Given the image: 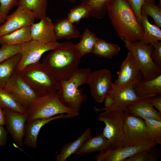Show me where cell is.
Listing matches in <instances>:
<instances>
[{
  "instance_id": "cell-1",
  "label": "cell",
  "mask_w": 161,
  "mask_h": 161,
  "mask_svg": "<svg viewBox=\"0 0 161 161\" xmlns=\"http://www.w3.org/2000/svg\"><path fill=\"white\" fill-rule=\"evenodd\" d=\"M44 57L42 64L57 82L69 80L78 70L81 57L73 43L65 41Z\"/></svg>"
},
{
  "instance_id": "cell-2",
  "label": "cell",
  "mask_w": 161,
  "mask_h": 161,
  "mask_svg": "<svg viewBox=\"0 0 161 161\" xmlns=\"http://www.w3.org/2000/svg\"><path fill=\"white\" fill-rule=\"evenodd\" d=\"M107 13L118 36L131 41H140L144 33L142 24L126 0H110Z\"/></svg>"
},
{
  "instance_id": "cell-3",
  "label": "cell",
  "mask_w": 161,
  "mask_h": 161,
  "mask_svg": "<svg viewBox=\"0 0 161 161\" xmlns=\"http://www.w3.org/2000/svg\"><path fill=\"white\" fill-rule=\"evenodd\" d=\"M91 73L90 68L78 69L69 80L59 82L57 92L59 100L65 106L76 113L79 114L82 103L87 98L79 87L88 84Z\"/></svg>"
},
{
  "instance_id": "cell-4",
  "label": "cell",
  "mask_w": 161,
  "mask_h": 161,
  "mask_svg": "<svg viewBox=\"0 0 161 161\" xmlns=\"http://www.w3.org/2000/svg\"><path fill=\"white\" fill-rule=\"evenodd\" d=\"M37 93L39 97L56 92L60 86L39 61L29 65L16 72Z\"/></svg>"
},
{
  "instance_id": "cell-5",
  "label": "cell",
  "mask_w": 161,
  "mask_h": 161,
  "mask_svg": "<svg viewBox=\"0 0 161 161\" xmlns=\"http://www.w3.org/2000/svg\"><path fill=\"white\" fill-rule=\"evenodd\" d=\"M63 114H72L76 117L79 114L64 105L56 92L39 97L32 103L27 110V123Z\"/></svg>"
},
{
  "instance_id": "cell-6",
  "label": "cell",
  "mask_w": 161,
  "mask_h": 161,
  "mask_svg": "<svg viewBox=\"0 0 161 161\" xmlns=\"http://www.w3.org/2000/svg\"><path fill=\"white\" fill-rule=\"evenodd\" d=\"M127 49L131 52L137 62L143 79L150 80L161 75V67L155 63L151 54L154 47L151 44H147L140 41H130L121 37Z\"/></svg>"
},
{
  "instance_id": "cell-7",
  "label": "cell",
  "mask_w": 161,
  "mask_h": 161,
  "mask_svg": "<svg viewBox=\"0 0 161 161\" xmlns=\"http://www.w3.org/2000/svg\"><path fill=\"white\" fill-rule=\"evenodd\" d=\"M124 113L123 110L104 111L99 114L98 118V121L105 124L102 134L112 148L123 147Z\"/></svg>"
},
{
  "instance_id": "cell-8",
  "label": "cell",
  "mask_w": 161,
  "mask_h": 161,
  "mask_svg": "<svg viewBox=\"0 0 161 161\" xmlns=\"http://www.w3.org/2000/svg\"><path fill=\"white\" fill-rule=\"evenodd\" d=\"M59 44L57 41L45 43L32 40L20 45L19 53L21 57L16 72L22 70L29 65L39 61L44 53L53 49Z\"/></svg>"
},
{
  "instance_id": "cell-9",
  "label": "cell",
  "mask_w": 161,
  "mask_h": 161,
  "mask_svg": "<svg viewBox=\"0 0 161 161\" xmlns=\"http://www.w3.org/2000/svg\"><path fill=\"white\" fill-rule=\"evenodd\" d=\"M27 110L39 97L16 72L3 89Z\"/></svg>"
},
{
  "instance_id": "cell-10",
  "label": "cell",
  "mask_w": 161,
  "mask_h": 161,
  "mask_svg": "<svg viewBox=\"0 0 161 161\" xmlns=\"http://www.w3.org/2000/svg\"><path fill=\"white\" fill-rule=\"evenodd\" d=\"M148 140L143 119L125 112L123 147L138 145Z\"/></svg>"
},
{
  "instance_id": "cell-11",
  "label": "cell",
  "mask_w": 161,
  "mask_h": 161,
  "mask_svg": "<svg viewBox=\"0 0 161 161\" xmlns=\"http://www.w3.org/2000/svg\"><path fill=\"white\" fill-rule=\"evenodd\" d=\"M157 144L156 142L148 140L132 146L117 148L110 147L100 151L95 158L97 161H124L140 151L152 149Z\"/></svg>"
},
{
  "instance_id": "cell-12",
  "label": "cell",
  "mask_w": 161,
  "mask_h": 161,
  "mask_svg": "<svg viewBox=\"0 0 161 161\" xmlns=\"http://www.w3.org/2000/svg\"><path fill=\"white\" fill-rule=\"evenodd\" d=\"M88 84L91 95L95 101L98 103L103 102L112 88L113 83L112 81L110 71L104 69L91 72Z\"/></svg>"
},
{
  "instance_id": "cell-13",
  "label": "cell",
  "mask_w": 161,
  "mask_h": 161,
  "mask_svg": "<svg viewBox=\"0 0 161 161\" xmlns=\"http://www.w3.org/2000/svg\"><path fill=\"white\" fill-rule=\"evenodd\" d=\"M35 17L29 10L21 6L11 15H7L5 21L0 25V37L34 23Z\"/></svg>"
},
{
  "instance_id": "cell-14",
  "label": "cell",
  "mask_w": 161,
  "mask_h": 161,
  "mask_svg": "<svg viewBox=\"0 0 161 161\" xmlns=\"http://www.w3.org/2000/svg\"><path fill=\"white\" fill-rule=\"evenodd\" d=\"M143 78L139 66L132 53L129 51L122 62L115 84L120 86H133Z\"/></svg>"
},
{
  "instance_id": "cell-15",
  "label": "cell",
  "mask_w": 161,
  "mask_h": 161,
  "mask_svg": "<svg viewBox=\"0 0 161 161\" xmlns=\"http://www.w3.org/2000/svg\"><path fill=\"white\" fill-rule=\"evenodd\" d=\"M3 109L5 118V125L8 132L16 144L23 146L27 114H22L6 107L3 108Z\"/></svg>"
},
{
  "instance_id": "cell-16",
  "label": "cell",
  "mask_w": 161,
  "mask_h": 161,
  "mask_svg": "<svg viewBox=\"0 0 161 161\" xmlns=\"http://www.w3.org/2000/svg\"><path fill=\"white\" fill-rule=\"evenodd\" d=\"M114 99L113 104L107 108L98 109L94 107L97 111L110 112L117 110L123 111L125 108L130 103L141 98L136 94L133 86H120L113 83L112 89L109 92ZM108 93V94H109Z\"/></svg>"
},
{
  "instance_id": "cell-17",
  "label": "cell",
  "mask_w": 161,
  "mask_h": 161,
  "mask_svg": "<svg viewBox=\"0 0 161 161\" xmlns=\"http://www.w3.org/2000/svg\"><path fill=\"white\" fill-rule=\"evenodd\" d=\"M73 114H63L47 119H37L26 124L24 144L34 148L37 147L38 137L42 127L50 122L58 119L69 118L75 117Z\"/></svg>"
},
{
  "instance_id": "cell-18",
  "label": "cell",
  "mask_w": 161,
  "mask_h": 161,
  "mask_svg": "<svg viewBox=\"0 0 161 161\" xmlns=\"http://www.w3.org/2000/svg\"><path fill=\"white\" fill-rule=\"evenodd\" d=\"M31 34L32 40L45 43L57 41L54 30V24L51 19L46 16L31 26Z\"/></svg>"
},
{
  "instance_id": "cell-19",
  "label": "cell",
  "mask_w": 161,
  "mask_h": 161,
  "mask_svg": "<svg viewBox=\"0 0 161 161\" xmlns=\"http://www.w3.org/2000/svg\"><path fill=\"white\" fill-rule=\"evenodd\" d=\"M149 97L141 98L128 105L123 111L143 119L152 118L161 120V113L151 103Z\"/></svg>"
},
{
  "instance_id": "cell-20",
  "label": "cell",
  "mask_w": 161,
  "mask_h": 161,
  "mask_svg": "<svg viewBox=\"0 0 161 161\" xmlns=\"http://www.w3.org/2000/svg\"><path fill=\"white\" fill-rule=\"evenodd\" d=\"M137 95L141 98L161 95V75L147 80L143 79L133 85Z\"/></svg>"
},
{
  "instance_id": "cell-21",
  "label": "cell",
  "mask_w": 161,
  "mask_h": 161,
  "mask_svg": "<svg viewBox=\"0 0 161 161\" xmlns=\"http://www.w3.org/2000/svg\"><path fill=\"white\" fill-rule=\"evenodd\" d=\"M110 147L109 141L102 133H100L88 139L76 154L83 155L96 151L100 152Z\"/></svg>"
},
{
  "instance_id": "cell-22",
  "label": "cell",
  "mask_w": 161,
  "mask_h": 161,
  "mask_svg": "<svg viewBox=\"0 0 161 161\" xmlns=\"http://www.w3.org/2000/svg\"><path fill=\"white\" fill-rule=\"evenodd\" d=\"M92 137L90 128H87L77 139L64 145L61 151L56 155L57 161H65L81 147L84 143Z\"/></svg>"
},
{
  "instance_id": "cell-23",
  "label": "cell",
  "mask_w": 161,
  "mask_h": 161,
  "mask_svg": "<svg viewBox=\"0 0 161 161\" xmlns=\"http://www.w3.org/2000/svg\"><path fill=\"white\" fill-rule=\"evenodd\" d=\"M73 24L67 18L57 20L54 24V30L57 40L80 38V33Z\"/></svg>"
},
{
  "instance_id": "cell-24",
  "label": "cell",
  "mask_w": 161,
  "mask_h": 161,
  "mask_svg": "<svg viewBox=\"0 0 161 161\" xmlns=\"http://www.w3.org/2000/svg\"><path fill=\"white\" fill-rule=\"evenodd\" d=\"M31 26L21 28L0 37V44L20 45L32 40Z\"/></svg>"
},
{
  "instance_id": "cell-25",
  "label": "cell",
  "mask_w": 161,
  "mask_h": 161,
  "mask_svg": "<svg viewBox=\"0 0 161 161\" xmlns=\"http://www.w3.org/2000/svg\"><path fill=\"white\" fill-rule=\"evenodd\" d=\"M20 53L0 63V89H3L6 84L16 72L20 61Z\"/></svg>"
},
{
  "instance_id": "cell-26",
  "label": "cell",
  "mask_w": 161,
  "mask_h": 161,
  "mask_svg": "<svg viewBox=\"0 0 161 161\" xmlns=\"http://www.w3.org/2000/svg\"><path fill=\"white\" fill-rule=\"evenodd\" d=\"M141 23L144 33L140 41L147 44H153L161 40V30L157 26L149 21L148 16L141 14Z\"/></svg>"
},
{
  "instance_id": "cell-27",
  "label": "cell",
  "mask_w": 161,
  "mask_h": 161,
  "mask_svg": "<svg viewBox=\"0 0 161 161\" xmlns=\"http://www.w3.org/2000/svg\"><path fill=\"white\" fill-rule=\"evenodd\" d=\"M80 38V41L75 46L80 56L92 53L98 38L96 34L86 28Z\"/></svg>"
},
{
  "instance_id": "cell-28",
  "label": "cell",
  "mask_w": 161,
  "mask_h": 161,
  "mask_svg": "<svg viewBox=\"0 0 161 161\" xmlns=\"http://www.w3.org/2000/svg\"><path fill=\"white\" fill-rule=\"evenodd\" d=\"M48 0H19L17 6H22L29 10L35 19H41L47 16Z\"/></svg>"
},
{
  "instance_id": "cell-29",
  "label": "cell",
  "mask_w": 161,
  "mask_h": 161,
  "mask_svg": "<svg viewBox=\"0 0 161 161\" xmlns=\"http://www.w3.org/2000/svg\"><path fill=\"white\" fill-rule=\"evenodd\" d=\"M120 50L118 45L98 38L92 53L100 57L110 59L117 55Z\"/></svg>"
},
{
  "instance_id": "cell-30",
  "label": "cell",
  "mask_w": 161,
  "mask_h": 161,
  "mask_svg": "<svg viewBox=\"0 0 161 161\" xmlns=\"http://www.w3.org/2000/svg\"><path fill=\"white\" fill-rule=\"evenodd\" d=\"M144 121L148 140L161 144V120L152 118H146Z\"/></svg>"
},
{
  "instance_id": "cell-31",
  "label": "cell",
  "mask_w": 161,
  "mask_h": 161,
  "mask_svg": "<svg viewBox=\"0 0 161 161\" xmlns=\"http://www.w3.org/2000/svg\"><path fill=\"white\" fill-rule=\"evenodd\" d=\"M89 9L91 16L98 19L103 18L107 11V5L110 0H80Z\"/></svg>"
},
{
  "instance_id": "cell-32",
  "label": "cell",
  "mask_w": 161,
  "mask_h": 161,
  "mask_svg": "<svg viewBox=\"0 0 161 161\" xmlns=\"http://www.w3.org/2000/svg\"><path fill=\"white\" fill-rule=\"evenodd\" d=\"M0 105L2 108L6 107L22 114H27V110L3 89H0Z\"/></svg>"
},
{
  "instance_id": "cell-33",
  "label": "cell",
  "mask_w": 161,
  "mask_h": 161,
  "mask_svg": "<svg viewBox=\"0 0 161 161\" xmlns=\"http://www.w3.org/2000/svg\"><path fill=\"white\" fill-rule=\"evenodd\" d=\"M90 16L91 12L89 8L81 3L70 10L67 18L72 23L78 24L81 20L88 18Z\"/></svg>"
},
{
  "instance_id": "cell-34",
  "label": "cell",
  "mask_w": 161,
  "mask_h": 161,
  "mask_svg": "<svg viewBox=\"0 0 161 161\" xmlns=\"http://www.w3.org/2000/svg\"><path fill=\"white\" fill-rule=\"evenodd\" d=\"M141 14L150 16L154 19L156 26L161 27V8L160 6L155 5L150 1H145L142 5Z\"/></svg>"
},
{
  "instance_id": "cell-35",
  "label": "cell",
  "mask_w": 161,
  "mask_h": 161,
  "mask_svg": "<svg viewBox=\"0 0 161 161\" xmlns=\"http://www.w3.org/2000/svg\"><path fill=\"white\" fill-rule=\"evenodd\" d=\"M19 45H2L0 48V63L19 53Z\"/></svg>"
},
{
  "instance_id": "cell-36",
  "label": "cell",
  "mask_w": 161,
  "mask_h": 161,
  "mask_svg": "<svg viewBox=\"0 0 161 161\" xmlns=\"http://www.w3.org/2000/svg\"><path fill=\"white\" fill-rule=\"evenodd\" d=\"M150 150L142 151L132 156L125 159L124 161H155L157 157Z\"/></svg>"
},
{
  "instance_id": "cell-37",
  "label": "cell",
  "mask_w": 161,
  "mask_h": 161,
  "mask_svg": "<svg viewBox=\"0 0 161 161\" xmlns=\"http://www.w3.org/2000/svg\"><path fill=\"white\" fill-rule=\"evenodd\" d=\"M135 13L137 19L141 23L142 15L141 9L142 5L146 1H150L154 3L152 0H126Z\"/></svg>"
},
{
  "instance_id": "cell-38",
  "label": "cell",
  "mask_w": 161,
  "mask_h": 161,
  "mask_svg": "<svg viewBox=\"0 0 161 161\" xmlns=\"http://www.w3.org/2000/svg\"><path fill=\"white\" fill-rule=\"evenodd\" d=\"M19 0H0V12L7 16L9 11L16 5Z\"/></svg>"
},
{
  "instance_id": "cell-39",
  "label": "cell",
  "mask_w": 161,
  "mask_h": 161,
  "mask_svg": "<svg viewBox=\"0 0 161 161\" xmlns=\"http://www.w3.org/2000/svg\"><path fill=\"white\" fill-rule=\"evenodd\" d=\"M154 49L151 57L154 62L161 67V42L160 41L152 44Z\"/></svg>"
},
{
  "instance_id": "cell-40",
  "label": "cell",
  "mask_w": 161,
  "mask_h": 161,
  "mask_svg": "<svg viewBox=\"0 0 161 161\" xmlns=\"http://www.w3.org/2000/svg\"><path fill=\"white\" fill-rule=\"evenodd\" d=\"M150 101L154 107L161 113V96L158 95L149 97Z\"/></svg>"
},
{
  "instance_id": "cell-41",
  "label": "cell",
  "mask_w": 161,
  "mask_h": 161,
  "mask_svg": "<svg viewBox=\"0 0 161 161\" xmlns=\"http://www.w3.org/2000/svg\"><path fill=\"white\" fill-rule=\"evenodd\" d=\"M7 139V132L3 126L0 125V146L4 145Z\"/></svg>"
},
{
  "instance_id": "cell-42",
  "label": "cell",
  "mask_w": 161,
  "mask_h": 161,
  "mask_svg": "<svg viewBox=\"0 0 161 161\" xmlns=\"http://www.w3.org/2000/svg\"><path fill=\"white\" fill-rule=\"evenodd\" d=\"M114 99L113 96L109 93L105 97L103 101L105 107L104 108H107L111 107L114 102Z\"/></svg>"
},
{
  "instance_id": "cell-43",
  "label": "cell",
  "mask_w": 161,
  "mask_h": 161,
  "mask_svg": "<svg viewBox=\"0 0 161 161\" xmlns=\"http://www.w3.org/2000/svg\"><path fill=\"white\" fill-rule=\"evenodd\" d=\"M5 118L3 108L0 105V125L4 126L5 125Z\"/></svg>"
},
{
  "instance_id": "cell-44",
  "label": "cell",
  "mask_w": 161,
  "mask_h": 161,
  "mask_svg": "<svg viewBox=\"0 0 161 161\" xmlns=\"http://www.w3.org/2000/svg\"><path fill=\"white\" fill-rule=\"evenodd\" d=\"M6 16L0 12V25L5 21Z\"/></svg>"
},
{
  "instance_id": "cell-45",
  "label": "cell",
  "mask_w": 161,
  "mask_h": 161,
  "mask_svg": "<svg viewBox=\"0 0 161 161\" xmlns=\"http://www.w3.org/2000/svg\"><path fill=\"white\" fill-rule=\"evenodd\" d=\"M65 1L70 2L72 3H75L76 1V0H64Z\"/></svg>"
},
{
  "instance_id": "cell-46",
  "label": "cell",
  "mask_w": 161,
  "mask_h": 161,
  "mask_svg": "<svg viewBox=\"0 0 161 161\" xmlns=\"http://www.w3.org/2000/svg\"><path fill=\"white\" fill-rule=\"evenodd\" d=\"M152 0L153 1H154V2H155V1L156 0ZM159 1H160V5H161V0H159ZM160 4H159V6H160Z\"/></svg>"
}]
</instances>
